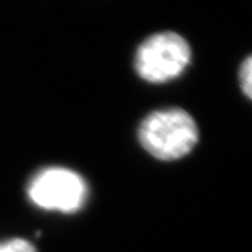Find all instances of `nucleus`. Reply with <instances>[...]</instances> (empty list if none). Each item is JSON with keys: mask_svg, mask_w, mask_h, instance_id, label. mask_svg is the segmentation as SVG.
<instances>
[{"mask_svg": "<svg viewBox=\"0 0 252 252\" xmlns=\"http://www.w3.org/2000/svg\"><path fill=\"white\" fill-rule=\"evenodd\" d=\"M198 126L188 112L178 108L156 111L144 118L139 140L146 152L158 160L182 158L198 142Z\"/></svg>", "mask_w": 252, "mask_h": 252, "instance_id": "f257e3e1", "label": "nucleus"}, {"mask_svg": "<svg viewBox=\"0 0 252 252\" xmlns=\"http://www.w3.org/2000/svg\"><path fill=\"white\" fill-rule=\"evenodd\" d=\"M190 46L184 36L172 31H162L146 38L137 48L135 67L137 74L150 83H165L188 67Z\"/></svg>", "mask_w": 252, "mask_h": 252, "instance_id": "f03ea898", "label": "nucleus"}, {"mask_svg": "<svg viewBox=\"0 0 252 252\" xmlns=\"http://www.w3.org/2000/svg\"><path fill=\"white\" fill-rule=\"evenodd\" d=\"M87 193V185L80 175L61 167L39 171L28 184V196L34 205L61 213L77 212Z\"/></svg>", "mask_w": 252, "mask_h": 252, "instance_id": "7ed1b4c3", "label": "nucleus"}, {"mask_svg": "<svg viewBox=\"0 0 252 252\" xmlns=\"http://www.w3.org/2000/svg\"><path fill=\"white\" fill-rule=\"evenodd\" d=\"M240 86L243 93L252 101V55H250L240 67Z\"/></svg>", "mask_w": 252, "mask_h": 252, "instance_id": "20e7f679", "label": "nucleus"}, {"mask_svg": "<svg viewBox=\"0 0 252 252\" xmlns=\"http://www.w3.org/2000/svg\"><path fill=\"white\" fill-rule=\"evenodd\" d=\"M0 252H35V248L31 243L21 238H14L4 243H0Z\"/></svg>", "mask_w": 252, "mask_h": 252, "instance_id": "39448f33", "label": "nucleus"}]
</instances>
